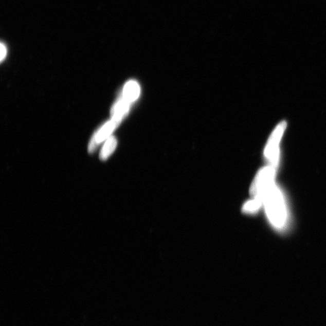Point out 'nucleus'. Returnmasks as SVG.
<instances>
[{"instance_id": "6e6552de", "label": "nucleus", "mask_w": 326, "mask_h": 326, "mask_svg": "<svg viewBox=\"0 0 326 326\" xmlns=\"http://www.w3.org/2000/svg\"><path fill=\"white\" fill-rule=\"evenodd\" d=\"M7 55V48L4 43H1V62L5 60Z\"/></svg>"}, {"instance_id": "20e7f679", "label": "nucleus", "mask_w": 326, "mask_h": 326, "mask_svg": "<svg viewBox=\"0 0 326 326\" xmlns=\"http://www.w3.org/2000/svg\"><path fill=\"white\" fill-rule=\"evenodd\" d=\"M131 103L129 100L122 96L113 107L111 113L112 116V119L120 124L123 118L126 116Z\"/></svg>"}, {"instance_id": "39448f33", "label": "nucleus", "mask_w": 326, "mask_h": 326, "mask_svg": "<svg viewBox=\"0 0 326 326\" xmlns=\"http://www.w3.org/2000/svg\"><path fill=\"white\" fill-rule=\"evenodd\" d=\"M140 95V86L137 82L131 81L127 83L123 89V96L132 103L136 100Z\"/></svg>"}, {"instance_id": "423d86ee", "label": "nucleus", "mask_w": 326, "mask_h": 326, "mask_svg": "<svg viewBox=\"0 0 326 326\" xmlns=\"http://www.w3.org/2000/svg\"><path fill=\"white\" fill-rule=\"evenodd\" d=\"M117 147V140L112 136L107 138L105 145L103 146L102 151H100V158L101 160H106L110 156L113 154Z\"/></svg>"}, {"instance_id": "7ed1b4c3", "label": "nucleus", "mask_w": 326, "mask_h": 326, "mask_svg": "<svg viewBox=\"0 0 326 326\" xmlns=\"http://www.w3.org/2000/svg\"><path fill=\"white\" fill-rule=\"evenodd\" d=\"M117 121L112 119L107 122L105 125L100 128V130L97 132L96 134L94 135L91 141L89 144L88 151L90 153H92L95 151L100 143L102 141L105 140L106 138H108L109 136L114 130L119 125Z\"/></svg>"}, {"instance_id": "f03ea898", "label": "nucleus", "mask_w": 326, "mask_h": 326, "mask_svg": "<svg viewBox=\"0 0 326 326\" xmlns=\"http://www.w3.org/2000/svg\"><path fill=\"white\" fill-rule=\"evenodd\" d=\"M286 127L285 121H282L270 135L268 144H267L265 155L269 162V165L277 169L279 162V144Z\"/></svg>"}, {"instance_id": "f257e3e1", "label": "nucleus", "mask_w": 326, "mask_h": 326, "mask_svg": "<svg viewBox=\"0 0 326 326\" xmlns=\"http://www.w3.org/2000/svg\"><path fill=\"white\" fill-rule=\"evenodd\" d=\"M276 172V168L270 165L261 169L252 184L251 193L261 201L270 223L282 230L286 227L287 214L283 193L275 184Z\"/></svg>"}, {"instance_id": "0eeeda50", "label": "nucleus", "mask_w": 326, "mask_h": 326, "mask_svg": "<svg viewBox=\"0 0 326 326\" xmlns=\"http://www.w3.org/2000/svg\"><path fill=\"white\" fill-rule=\"evenodd\" d=\"M262 207V203L258 199L252 197V199L247 201L242 207L244 213L252 214L258 212Z\"/></svg>"}]
</instances>
